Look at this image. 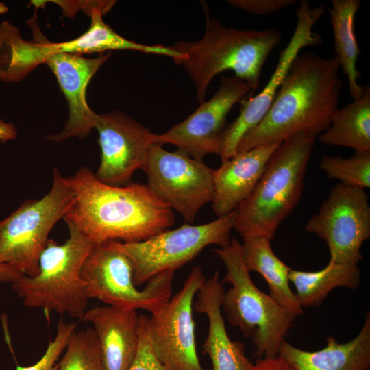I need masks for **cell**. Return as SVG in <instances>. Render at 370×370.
Here are the masks:
<instances>
[{"label": "cell", "mask_w": 370, "mask_h": 370, "mask_svg": "<svg viewBox=\"0 0 370 370\" xmlns=\"http://www.w3.org/2000/svg\"><path fill=\"white\" fill-rule=\"evenodd\" d=\"M66 179L75 199L62 219L95 245L143 241L175 222L173 210L147 184H106L86 166Z\"/></svg>", "instance_id": "cell-1"}, {"label": "cell", "mask_w": 370, "mask_h": 370, "mask_svg": "<svg viewBox=\"0 0 370 370\" xmlns=\"http://www.w3.org/2000/svg\"><path fill=\"white\" fill-rule=\"evenodd\" d=\"M340 67L335 56L299 54L264 118L241 139L236 154L259 146L281 144L299 132L315 137L324 132L338 108L343 86Z\"/></svg>", "instance_id": "cell-2"}, {"label": "cell", "mask_w": 370, "mask_h": 370, "mask_svg": "<svg viewBox=\"0 0 370 370\" xmlns=\"http://www.w3.org/2000/svg\"><path fill=\"white\" fill-rule=\"evenodd\" d=\"M204 10L206 27L202 38L197 41L180 40L171 46L184 56L178 64L183 66L193 82L198 101H204L213 78L227 70L251 84L255 92L268 56L280 42L281 32L273 28H229L210 16L206 3Z\"/></svg>", "instance_id": "cell-3"}, {"label": "cell", "mask_w": 370, "mask_h": 370, "mask_svg": "<svg viewBox=\"0 0 370 370\" xmlns=\"http://www.w3.org/2000/svg\"><path fill=\"white\" fill-rule=\"evenodd\" d=\"M315 136L299 132L282 142L270 158L250 195L234 210V229L243 238H275L302 195Z\"/></svg>", "instance_id": "cell-4"}, {"label": "cell", "mask_w": 370, "mask_h": 370, "mask_svg": "<svg viewBox=\"0 0 370 370\" xmlns=\"http://www.w3.org/2000/svg\"><path fill=\"white\" fill-rule=\"evenodd\" d=\"M68 228L65 243L48 240L39 258V273L34 277L21 275L12 288L27 307L82 319L88 299L81 271L95 245L76 229Z\"/></svg>", "instance_id": "cell-5"}, {"label": "cell", "mask_w": 370, "mask_h": 370, "mask_svg": "<svg viewBox=\"0 0 370 370\" xmlns=\"http://www.w3.org/2000/svg\"><path fill=\"white\" fill-rule=\"evenodd\" d=\"M214 251L227 269L221 282L232 286L222 297L221 307L227 321L238 327L246 338H252L257 358L277 356L295 318L256 287L236 238H232L227 246Z\"/></svg>", "instance_id": "cell-6"}, {"label": "cell", "mask_w": 370, "mask_h": 370, "mask_svg": "<svg viewBox=\"0 0 370 370\" xmlns=\"http://www.w3.org/2000/svg\"><path fill=\"white\" fill-rule=\"evenodd\" d=\"M74 199L66 177L54 167L52 186L47 194L40 199L24 201L0 221V264H9L21 275L36 276L49 234Z\"/></svg>", "instance_id": "cell-7"}, {"label": "cell", "mask_w": 370, "mask_h": 370, "mask_svg": "<svg viewBox=\"0 0 370 370\" xmlns=\"http://www.w3.org/2000/svg\"><path fill=\"white\" fill-rule=\"evenodd\" d=\"M174 273L163 272L140 290L134 282L130 258L119 247V241H109L94 246L84 262L81 277L88 299L153 314L171 297Z\"/></svg>", "instance_id": "cell-8"}, {"label": "cell", "mask_w": 370, "mask_h": 370, "mask_svg": "<svg viewBox=\"0 0 370 370\" xmlns=\"http://www.w3.org/2000/svg\"><path fill=\"white\" fill-rule=\"evenodd\" d=\"M235 219L234 210L211 222L197 225L184 224L143 241H119V247L132 264L135 285L139 286L163 272L180 269L209 245L227 246L232 240L230 234Z\"/></svg>", "instance_id": "cell-9"}, {"label": "cell", "mask_w": 370, "mask_h": 370, "mask_svg": "<svg viewBox=\"0 0 370 370\" xmlns=\"http://www.w3.org/2000/svg\"><path fill=\"white\" fill-rule=\"evenodd\" d=\"M214 170L203 160L152 144L143 171L154 195L193 223L200 208L212 202Z\"/></svg>", "instance_id": "cell-10"}, {"label": "cell", "mask_w": 370, "mask_h": 370, "mask_svg": "<svg viewBox=\"0 0 370 370\" xmlns=\"http://www.w3.org/2000/svg\"><path fill=\"white\" fill-rule=\"evenodd\" d=\"M306 230L323 240L330 260L358 266L361 247L370 237V205L365 190L337 184Z\"/></svg>", "instance_id": "cell-11"}, {"label": "cell", "mask_w": 370, "mask_h": 370, "mask_svg": "<svg viewBox=\"0 0 370 370\" xmlns=\"http://www.w3.org/2000/svg\"><path fill=\"white\" fill-rule=\"evenodd\" d=\"M201 268L195 266L182 287L148 318V331L158 359L171 370H206L197 353L195 296L206 282Z\"/></svg>", "instance_id": "cell-12"}, {"label": "cell", "mask_w": 370, "mask_h": 370, "mask_svg": "<svg viewBox=\"0 0 370 370\" xmlns=\"http://www.w3.org/2000/svg\"><path fill=\"white\" fill-rule=\"evenodd\" d=\"M254 92L252 86L247 82L235 76L222 77L219 87L208 101L202 102L193 114L166 132L151 133L150 142L160 145L172 144L198 160L210 153L219 156L228 113L236 103Z\"/></svg>", "instance_id": "cell-13"}, {"label": "cell", "mask_w": 370, "mask_h": 370, "mask_svg": "<svg viewBox=\"0 0 370 370\" xmlns=\"http://www.w3.org/2000/svg\"><path fill=\"white\" fill-rule=\"evenodd\" d=\"M325 12L323 4L312 8L306 0L299 1L296 11L297 21L294 32L286 47L281 51L278 64L269 82L257 95L241 101L238 116L227 125L225 131L219 154L221 162L236 155L241 139L264 118L291 64L301 49L322 43V37L314 30V27Z\"/></svg>", "instance_id": "cell-14"}, {"label": "cell", "mask_w": 370, "mask_h": 370, "mask_svg": "<svg viewBox=\"0 0 370 370\" xmlns=\"http://www.w3.org/2000/svg\"><path fill=\"white\" fill-rule=\"evenodd\" d=\"M95 128L99 133L101 161L95 177L102 183L124 186L133 173L146 164L151 143L150 130L119 110L99 114Z\"/></svg>", "instance_id": "cell-15"}, {"label": "cell", "mask_w": 370, "mask_h": 370, "mask_svg": "<svg viewBox=\"0 0 370 370\" xmlns=\"http://www.w3.org/2000/svg\"><path fill=\"white\" fill-rule=\"evenodd\" d=\"M110 54L85 58L73 53H55L47 58L45 64L54 73L69 109L68 120L63 130L58 134H48L47 140L61 142L73 137L84 139L95 128L99 114L88 105L86 88Z\"/></svg>", "instance_id": "cell-16"}, {"label": "cell", "mask_w": 370, "mask_h": 370, "mask_svg": "<svg viewBox=\"0 0 370 370\" xmlns=\"http://www.w3.org/2000/svg\"><path fill=\"white\" fill-rule=\"evenodd\" d=\"M82 320L92 325L103 370H129L140 343L136 310L97 306Z\"/></svg>", "instance_id": "cell-17"}, {"label": "cell", "mask_w": 370, "mask_h": 370, "mask_svg": "<svg viewBox=\"0 0 370 370\" xmlns=\"http://www.w3.org/2000/svg\"><path fill=\"white\" fill-rule=\"evenodd\" d=\"M280 145L259 146L237 153L214 170L212 203L218 217L234 211L250 195Z\"/></svg>", "instance_id": "cell-18"}, {"label": "cell", "mask_w": 370, "mask_h": 370, "mask_svg": "<svg viewBox=\"0 0 370 370\" xmlns=\"http://www.w3.org/2000/svg\"><path fill=\"white\" fill-rule=\"evenodd\" d=\"M224 292L217 271L206 280L193 302V309L204 314L208 320L203 354L210 358L212 370H251L254 363L246 356L243 343L232 341L227 334L221 313Z\"/></svg>", "instance_id": "cell-19"}, {"label": "cell", "mask_w": 370, "mask_h": 370, "mask_svg": "<svg viewBox=\"0 0 370 370\" xmlns=\"http://www.w3.org/2000/svg\"><path fill=\"white\" fill-rule=\"evenodd\" d=\"M280 356L296 370H369L370 367V312L361 330L351 341L339 343L332 336L326 346L308 352L294 347L285 340L279 347Z\"/></svg>", "instance_id": "cell-20"}, {"label": "cell", "mask_w": 370, "mask_h": 370, "mask_svg": "<svg viewBox=\"0 0 370 370\" xmlns=\"http://www.w3.org/2000/svg\"><path fill=\"white\" fill-rule=\"evenodd\" d=\"M241 250L246 267L262 276L275 303L294 318L301 315L303 308L290 287L291 269L273 251L271 241L263 236L244 238Z\"/></svg>", "instance_id": "cell-21"}, {"label": "cell", "mask_w": 370, "mask_h": 370, "mask_svg": "<svg viewBox=\"0 0 370 370\" xmlns=\"http://www.w3.org/2000/svg\"><path fill=\"white\" fill-rule=\"evenodd\" d=\"M105 12L99 8L91 10L88 29L75 39L53 42L55 53H68L82 56L84 53H103L110 50H132L145 53L166 56L179 64L184 56L172 47L162 45H145L128 40L117 34L103 20Z\"/></svg>", "instance_id": "cell-22"}, {"label": "cell", "mask_w": 370, "mask_h": 370, "mask_svg": "<svg viewBox=\"0 0 370 370\" xmlns=\"http://www.w3.org/2000/svg\"><path fill=\"white\" fill-rule=\"evenodd\" d=\"M42 38L25 40L15 25L7 21L0 23V82H21L38 65L45 64L55 51L52 42Z\"/></svg>", "instance_id": "cell-23"}, {"label": "cell", "mask_w": 370, "mask_h": 370, "mask_svg": "<svg viewBox=\"0 0 370 370\" xmlns=\"http://www.w3.org/2000/svg\"><path fill=\"white\" fill-rule=\"evenodd\" d=\"M360 8L359 0H332L331 7L328 8L335 56L347 77L352 99L360 98L365 88L358 82L362 75L357 69V61L360 51L354 32L355 16Z\"/></svg>", "instance_id": "cell-24"}, {"label": "cell", "mask_w": 370, "mask_h": 370, "mask_svg": "<svg viewBox=\"0 0 370 370\" xmlns=\"http://www.w3.org/2000/svg\"><path fill=\"white\" fill-rule=\"evenodd\" d=\"M363 95L334 112L329 127L319 135L325 145L370 152V86Z\"/></svg>", "instance_id": "cell-25"}, {"label": "cell", "mask_w": 370, "mask_h": 370, "mask_svg": "<svg viewBox=\"0 0 370 370\" xmlns=\"http://www.w3.org/2000/svg\"><path fill=\"white\" fill-rule=\"evenodd\" d=\"M289 281L296 289V298L302 308L319 306L329 293L336 287L356 289L360 284L358 266L343 264L329 260L317 271L291 269Z\"/></svg>", "instance_id": "cell-26"}, {"label": "cell", "mask_w": 370, "mask_h": 370, "mask_svg": "<svg viewBox=\"0 0 370 370\" xmlns=\"http://www.w3.org/2000/svg\"><path fill=\"white\" fill-rule=\"evenodd\" d=\"M319 167L328 178L345 186L362 190L370 187V152H355L349 158L325 155Z\"/></svg>", "instance_id": "cell-27"}, {"label": "cell", "mask_w": 370, "mask_h": 370, "mask_svg": "<svg viewBox=\"0 0 370 370\" xmlns=\"http://www.w3.org/2000/svg\"><path fill=\"white\" fill-rule=\"evenodd\" d=\"M64 352L58 363V370H103L92 328L75 330Z\"/></svg>", "instance_id": "cell-28"}, {"label": "cell", "mask_w": 370, "mask_h": 370, "mask_svg": "<svg viewBox=\"0 0 370 370\" xmlns=\"http://www.w3.org/2000/svg\"><path fill=\"white\" fill-rule=\"evenodd\" d=\"M76 329V323L60 319L57 325L56 334L50 341L45 352L34 365L17 366L16 370H58V360L64 352L71 334Z\"/></svg>", "instance_id": "cell-29"}, {"label": "cell", "mask_w": 370, "mask_h": 370, "mask_svg": "<svg viewBox=\"0 0 370 370\" xmlns=\"http://www.w3.org/2000/svg\"><path fill=\"white\" fill-rule=\"evenodd\" d=\"M148 316L139 315L140 343L136 358L129 370H171L156 357L151 347Z\"/></svg>", "instance_id": "cell-30"}, {"label": "cell", "mask_w": 370, "mask_h": 370, "mask_svg": "<svg viewBox=\"0 0 370 370\" xmlns=\"http://www.w3.org/2000/svg\"><path fill=\"white\" fill-rule=\"evenodd\" d=\"M231 5L258 15H266L295 4V0H230Z\"/></svg>", "instance_id": "cell-31"}, {"label": "cell", "mask_w": 370, "mask_h": 370, "mask_svg": "<svg viewBox=\"0 0 370 370\" xmlns=\"http://www.w3.org/2000/svg\"><path fill=\"white\" fill-rule=\"evenodd\" d=\"M58 5L62 10V14L65 16L73 17L78 12L82 10L89 16L94 8L102 10L107 14L115 5L116 1H49Z\"/></svg>", "instance_id": "cell-32"}, {"label": "cell", "mask_w": 370, "mask_h": 370, "mask_svg": "<svg viewBox=\"0 0 370 370\" xmlns=\"http://www.w3.org/2000/svg\"><path fill=\"white\" fill-rule=\"evenodd\" d=\"M251 370H296L286 360L275 357L257 358Z\"/></svg>", "instance_id": "cell-33"}, {"label": "cell", "mask_w": 370, "mask_h": 370, "mask_svg": "<svg viewBox=\"0 0 370 370\" xmlns=\"http://www.w3.org/2000/svg\"><path fill=\"white\" fill-rule=\"evenodd\" d=\"M17 130L12 123H6L0 119V141L5 143L16 139Z\"/></svg>", "instance_id": "cell-34"}, {"label": "cell", "mask_w": 370, "mask_h": 370, "mask_svg": "<svg viewBox=\"0 0 370 370\" xmlns=\"http://www.w3.org/2000/svg\"><path fill=\"white\" fill-rule=\"evenodd\" d=\"M22 275L14 268L7 264H0V281L4 282H13Z\"/></svg>", "instance_id": "cell-35"}]
</instances>
